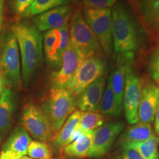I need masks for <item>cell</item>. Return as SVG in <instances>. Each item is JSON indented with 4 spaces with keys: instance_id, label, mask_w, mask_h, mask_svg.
<instances>
[{
    "instance_id": "36",
    "label": "cell",
    "mask_w": 159,
    "mask_h": 159,
    "mask_svg": "<svg viewBox=\"0 0 159 159\" xmlns=\"http://www.w3.org/2000/svg\"><path fill=\"white\" fill-rule=\"evenodd\" d=\"M20 159H34V158H30V157H27V156H23V157H21V158Z\"/></svg>"
},
{
    "instance_id": "29",
    "label": "cell",
    "mask_w": 159,
    "mask_h": 159,
    "mask_svg": "<svg viewBox=\"0 0 159 159\" xmlns=\"http://www.w3.org/2000/svg\"><path fill=\"white\" fill-rule=\"evenodd\" d=\"M85 7L92 9H111L117 0H82Z\"/></svg>"
},
{
    "instance_id": "26",
    "label": "cell",
    "mask_w": 159,
    "mask_h": 159,
    "mask_svg": "<svg viewBox=\"0 0 159 159\" xmlns=\"http://www.w3.org/2000/svg\"><path fill=\"white\" fill-rule=\"evenodd\" d=\"M139 4L148 22L159 29V0H139Z\"/></svg>"
},
{
    "instance_id": "6",
    "label": "cell",
    "mask_w": 159,
    "mask_h": 159,
    "mask_svg": "<svg viewBox=\"0 0 159 159\" xmlns=\"http://www.w3.org/2000/svg\"><path fill=\"white\" fill-rule=\"evenodd\" d=\"M83 15L85 22L98 40L101 49L107 55H110L113 47L111 10L84 7Z\"/></svg>"
},
{
    "instance_id": "11",
    "label": "cell",
    "mask_w": 159,
    "mask_h": 159,
    "mask_svg": "<svg viewBox=\"0 0 159 159\" xmlns=\"http://www.w3.org/2000/svg\"><path fill=\"white\" fill-rule=\"evenodd\" d=\"M83 61L75 49L69 46L63 53L59 69L52 74V88L66 89L71 77Z\"/></svg>"
},
{
    "instance_id": "27",
    "label": "cell",
    "mask_w": 159,
    "mask_h": 159,
    "mask_svg": "<svg viewBox=\"0 0 159 159\" xmlns=\"http://www.w3.org/2000/svg\"><path fill=\"white\" fill-rule=\"evenodd\" d=\"M27 155L34 159H52V150L50 145L41 141H32L28 147Z\"/></svg>"
},
{
    "instance_id": "13",
    "label": "cell",
    "mask_w": 159,
    "mask_h": 159,
    "mask_svg": "<svg viewBox=\"0 0 159 159\" xmlns=\"http://www.w3.org/2000/svg\"><path fill=\"white\" fill-rule=\"evenodd\" d=\"M158 102V87L152 83L142 84L138 110L139 122L151 125L154 121Z\"/></svg>"
},
{
    "instance_id": "14",
    "label": "cell",
    "mask_w": 159,
    "mask_h": 159,
    "mask_svg": "<svg viewBox=\"0 0 159 159\" xmlns=\"http://www.w3.org/2000/svg\"><path fill=\"white\" fill-rule=\"evenodd\" d=\"M119 57L116 69L109 77L108 83L114 93L118 104L122 107L125 80L128 71L132 69L131 65L134 55L132 52L124 53L120 54V56Z\"/></svg>"
},
{
    "instance_id": "19",
    "label": "cell",
    "mask_w": 159,
    "mask_h": 159,
    "mask_svg": "<svg viewBox=\"0 0 159 159\" xmlns=\"http://www.w3.org/2000/svg\"><path fill=\"white\" fill-rule=\"evenodd\" d=\"M80 111H75L66 119L62 128L52 136L51 141L55 149H61L72 142L73 134L78 128Z\"/></svg>"
},
{
    "instance_id": "25",
    "label": "cell",
    "mask_w": 159,
    "mask_h": 159,
    "mask_svg": "<svg viewBox=\"0 0 159 159\" xmlns=\"http://www.w3.org/2000/svg\"><path fill=\"white\" fill-rule=\"evenodd\" d=\"M70 0H33L25 17L38 16L49 10L66 5Z\"/></svg>"
},
{
    "instance_id": "35",
    "label": "cell",
    "mask_w": 159,
    "mask_h": 159,
    "mask_svg": "<svg viewBox=\"0 0 159 159\" xmlns=\"http://www.w3.org/2000/svg\"><path fill=\"white\" fill-rule=\"evenodd\" d=\"M0 159H20L19 158H17L16 156H13L8 152H1L0 154Z\"/></svg>"
},
{
    "instance_id": "28",
    "label": "cell",
    "mask_w": 159,
    "mask_h": 159,
    "mask_svg": "<svg viewBox=\"0 0 159 159\" xmlns=\"http://www.w3.org/2000/svg\"><path fill=\"white\" fill-rule=\"evenodd\" d=\"M33 0H10L12 11L18 16L25 17Z\"/></svg>"
},
{
    "instance_id": "12",
    "label": "cell",
    "mask_w": 159,
    "mask_h": 159,
    "mask_svg": "<svg viewBox=\"0 0 159 159\" xmlns=\"http://www.w3.org/2000/svg\"><path fill=\"white\" fill-rule=\"evenodd\" d=\"M72 16L69 5H62L38 15L33 19V25L40 32L61 29L67 24Z\"/></svg>"
},
{
    "instance_id": "7",
    "label": "cell",
    "mask_w": 159,
    "mask_h": 159,
    "mask_svg": "<svg viewBox=\"0 0 159 159\" xmlns=\"http://www.w3.org/2000/svg\"><path fill=\"white\" fill-rule=\"evenodd\" d=\"M106 71V63L99 57L84 60L67 85L66 89L73 97L79 96L91 83L101 77Z\"/></svg>"
},
{
    "instance_id": "30",
    "label": "cell",
    "mask_w": 159,
    "mask_h": 159,
    "mask_svg": "<svg viewBox=\"0 0 159 159\" xmlns=\"http://www.w3.org/2000/svg\"><path fill=\"white\" fill-rule=\"evenodd\" d=\"M150 71L159 89V47L155 49L150 61Z\"/></svg>"
},
{
    "instance_id": "3",
    "label": "cell",
    "mask_w": 159,
    "mask_h": 159,
    "mask_svg": "<svg viewBox=\"0 0 159 159\" xmlns=\"http://www.w3.org/2000/svg\"><path fill=\"white\" fill-rule=\"evenodd\" d=\"M0 69L9 88H21V58L16 38L12 30L4 32L1 37Z\"/></svg>"
},
{
    "instance_id": "8",
    "label": "cell",
    "mask_w": 159,
    "mask_h": 159,
    "mask_svg": "<svg viewBox=\"0 0 159 159\" xmlns=\"http://www.w3.org/2000/svg\"><path fill=\"white\" fill-rule=\"evenodd\" d=\"M21 123L33 138L41 142L51 140L54 136L50 122L44 111L33 103H28L24 107Z\"/></svg>"
},
{
    "instance_id": "37",
    "label": "cell",
    "mask_w": 159,
    "mask_h": 159,
    "mask_svg": "<svg viewBox=\"0 0 159 159\" xmlns=\"http://www.w3.org/2000/svg\"><path fill=\"white\" fill-rule=\"evenodd\" d=\"M0 144H1V138H0Z\"/></svg>"
},
{
    "instance_id": "24",
    "label": "cell",
    "mask_w": 159,
    "mask_h": 159,
    "mask_svg": "<svg viewBox=\"0 0 159 159\" xmlns=\"http://www.w3.org/2000/svg\"><path fill=\"white\" fill-rule=\"evenodd\" d=\"M105 117L96 111H82L78 125V130L82 133L90 132L104 124Z\"/></svg>"
},
{
    "instance_id": "9",
    "label": "cell",
    "mask_w": 159,
    "mask_h": 159,
    "mask_svg": "<svg viewBox=\"0 0 159 159\" xmlns=\"http://www.w3.org/2000/svg\"><path fill=\"white\" fill-rule=\"evenodd\" d=\"M142 83L132 69L127 74L123 94L122 106L127 122L130 125L139 122L138 110L140 102Z\"/></svg>"
},
{
    "instance_id": "16",
    "label": "cell",
    "mask_w": 159,
    "mask_h": 159,
    "mask_svg": "<svg viewBox=\"0 0 159 159\" xmlns=\"http://www.w3.org/2000/svg\"><path fill=\"white\" fill-rule=\"evenodd\" d=\"M105 77L91 83L78 96L76 105L82 111H97L105 86Z\"/></svg>"
},
{
    "instance_id": "23",
    "label": "cell",
    "mask_w": 159,
    "mask_h": 159,
    "mask_svg": "<svg viewBox=\"0 0 159 159\" xmlns=\"http://www.w3.org/2000/svg\"><path fill=\"white\" fill-rule=\"evenodd\" d=\"M123 145L136 150L144 159H159V137L155 135L144 142Z\"/></svg>"
},
{
    "instance_id": "4",
    "label": "cell",
    "mask_w": 159,
    "mask_h": 159,
    "mask_svg": "<svg viewBox=\"0 0 159 159\" xmlns=\"http://www.w3.org/2000/svg\"><path fill=\"white\" fill-rule=\"evenodd\" d=\"M69 24V42L83 61L97 56L101 47L97 37L85 22L83 12L78 8L71 16Z\"/></svg>"
},
{
    "instance_id": "2",
    "label": "cell",
    "mask_w": 159,
    "mask_h": 159,
    "mask_svg": "<svg viewBox=\"0 0 159 159\" xmlns=\"http://www.w3.org/2000/svg\"><path fill=\"white\" fill-rule=\"evenodd\" d=\"M112 38L114 50L119 54L132 52L139 46L140 39L136 24L122 3L116 4L111 11Z\"/></svg>"
},
{
    "instance_id": "18",
    "label": "cell",
    "mask_w": 159,
    "mask_h": 159,
    "mask_svg": "<svg viewBox=\"0 0 159 159\" xmlns=\"http://www.w3.org/2000/svg\"><path fill=\"white\" fill-rule=\"evenodd\" d=\"M14 109V94L11 88H7L0 97V138H5L11 130Z\"/></svg>"
},
{
    "instance_id": "33",
    "label": "cell",
    "mask_w": 159,
    "mask_h": 159,
    "mask_svg": "<svg viewBox=\"0 0 159 159\" xmlns=\"http://www.w3.org/2000/svg\"><path fill=\"white\" fill-rule=\"evenodd\" d=\"M4 12H5V0H0V35H1L3 25Z\"/></svg>"
},
{
    "instance_id": "22",
    "label": "cell",
    "mask_w": 159,
    "mask_h": 159,
    "mask_svg": "<svg viewBox=\"0 0 159 159\" xmlns=\"http://www.w3.org/2000/svg\"><path fill=\"white\" fill-rule=\"evenodd\" d=\"M122 110V107L118 104L114 93L108 83L106 89L103 92L97 111L108 116H116L121 114Z\"/></svg>"
},
{
    "instance_id": "15",
    "label": "cell",
    "mask_w": 159,
    "mask_h": 159,
    "mask_svg": "<svg viewBox=\"0 0 159 159\" xmlns=\"http://www.w3.org/2000/svg\"><path fill=\"white\" fill-rule=\"evenodd\" d=\"M62 38L59 29L46 31L43 38V48L46 61L50 66L60 68L62 61Z\"/></svg>"
},
{
    "instance_id": "21",
    "label": "cell",
    "mask_w": 159,
    "mask_h": 159,
    "mask_svg": "<svg viewBox=\"0 0 159 159\" xmlns=\"http://www.w3.org/2000/svg\"><path fill=\"white\" fill-rule=\"evenodd\" d=\"M154 136L150 124L137 122L128 128L119 139L120 144H128L131 143L142 142Z\"/></svg>"
},
{
    "instance_id": "31",
    "label": "cell",
    "mask_w": 159,
    "mask_h": 159,
    "mask_svg": "<svg viewBox=\"0 0 159 159\" xmlns=\"http://www.w3.org/2000/svg\"><path fill=\"white\" fill-rule=\"evenodd\" d=\"M122 147V159H144V158L134 149L131 148L130 147L125 146V145Z\"/></svg>"
},
{
    "instance_id": "32",
    "label": "cell",
    "mask_w": 159,
    "mask_h": 159,
    "mask_svg": "<svg viewBox=\"0 0 159 159\" xmlns=\"http://www.w3.org/2000/svg\"><path fill=\"white\" fill-rule=\"evenodd\" d=\"M155 125H154V128H155V132L157 135V136L159 137V102L157 107L156 114H155Z\"/></svg>"
},
{
    "instance_id": "34",
    "label": "cell",
    "mask_w": 159,
    "mask_h": 159,
    "mask_svg": "<svg viewBox=\"0 0 159 159\" xmlns=\"http://www.w3.org/2000/svg\"><path fill=\"white\" fill-rule=\"evenodd\" d=\"M7 88H9V87L7 86L5 77H4L2 72L1 69H0V94H2L3 91Z\"/></svg>"
},
{
    "instance_id": "10",
    "label": "cell",
    "mask_w": 159,
    "mask_h": 159,
    "mask_svg": "<svg viewBox=\"0 0 159 159\" xmlns=\"http://www.w3.org/2000/svg\"><path fill=\"white\" fill-rule=\"evenodd\" d=\"M124 128L125 125L122 122H111L103 124L94 130L93 144L89 156L99 158L108 153Z\"/></svg>"
},
{
    "instance_id": "17",
    "label": "cell",
    "mask_w": 159,
    "mask_h": 159,
    "mask_svg": "<svg viewBox=\"0 0 159 159\" xmlns=\"http://www.w3.org/2000/svg\"><path fill=\"white\" fill-rule=\"evenodd\" d=\"M31 142L29 133L23 127H16L7 138L2 152H8L21 158L27 154V150Z\"/></svg>"
},
{
    "instance_id": "5",
    "label": "cell",
    "mask_w": 159,
    "mask_h": 159,
    "mask_svg": "<svg viewBox=\"0 0 159 159\" xmlns=\"http://www.w3.org/2000/svg\"><path fill=\"white\" fill-rule=\"evenodd\" d=\"M76 107L75 97L66 89L52 88L43 103L42 109L48 117L54 135L62 128Z\"/></svg>"
},
{
    "instance_id": "38",
    "label": "cell",
    "mask_w": 159,
    "mask_h": 159,
    "mask_svg": "<svg viewBox=\"0 0 159 159\" xmlns=\"http://www.w3.org/2000/svg\"><path fill=\"white\" fill-rule=\"evenodd\" d=\"M0 97H1V94H0Z\"/></svg>"
},
{
    "instance_id": "20",
    "label": "cell",
    "mask_w": 159,
    "mask_h": 159,
    "mask_svg": "<svg viewBox=\"0 0 159 159\" xmlns=\"http://www.w3.org/2000/svg\"><path fill=\"white\" fill-rule=\"evenodd\" d=\"M94 130L83 133L78 138L61 150V153L71 158H86L92 148Z\"/></svg>"
},
{
    "instance_id": "1",
    "label": "cell",
    "mask_w": 159,
    "mask_h": 159,
    "mask_svg": "<svg viewBox=\"0 0 159 159\" xmlns=\"http://www.w3.org/2000/svg\"><path fill=\"white\" fill-rule=\"evenodd\" d=\"M16 38L21 65L22 82L34 77L43 61V36L34 25L21 21L11 27Z\"/></svg>"
}]
</instances>
